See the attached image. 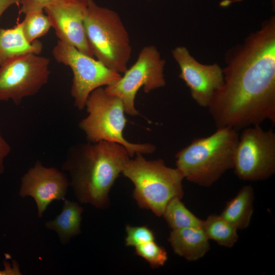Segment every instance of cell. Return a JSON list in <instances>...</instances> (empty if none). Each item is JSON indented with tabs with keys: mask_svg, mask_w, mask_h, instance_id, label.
<instances>
[{
	"mask_svg": "<svg viewBox=\"0 0 275 275\" xmlns=\"http://www.w3.org/2000/svg\"><path fill=\"white\" fill-rule=\"evenodd\" d=\"M223 69L224 84L208 106L217 128L237 131L275 123V18L231 51Z\"/></svg>",
	"mask_w": 275,
	"mask_h": 275,
	"instance_id": "obj_1",
	"label": "cell"
},
{
	"mask_svg": "<svg viewBox=\"0 0 275 275\" xmlns=\"http://www.w3.org/2000/svg\"><path fill=\"white\" fill-rule=\"evenodd\" d=\"M130 158L118 143L88 142L70 148L62 169L69 173L70 185L79 202L103 209L109 206L111 188Z\"/></svg>",
	"mask_w": 275,
	"mask_h": 275,
	"instance_id": "obj_2",
	"label": "cell"
},
{
	"mask_svg": "<svg viewBox=\"0 0 275 275\" xmlns=\"http://www.w3.org/2000/svg\"><path fill=\"white\" fill-rule=\"evenodd\" d=\"M238 139V131L229 127L217 128L206 137L195 138L176 154V168L184 179L209 187L233 169Z\"/></svg>",
	"mask_w": 275,
	"mask_h": 275,
	"instance_id": "obj_3",
	"label": "cell"
},
{
	"mask_svg": "<svg viewBox=\"0 0 275 275\" xmlns=\"http://www.w3.org/2000/svg\"><path fill=\"white\" fill-rule=\"evenodd\" d=\"M135 155L122 173L134 184L133 197L139 207L161 216L171 199L182 198L184 178L177 168L167 167L161 159L148 160L141 153Z\"/></svg>",
	"mask_w": 275,
	"mask_h": 275,
	"instance_id": "obj_4",
	"label": "cell"
},
{
	"mask_svg": "<svg viewBox=\"0 0 275 275\" xmlns=\"http://www.w3.org/2000/svg\"><path fill=\"white\" fill-rule=\"evenodd\" d=\"M88 41L94 56L111 70L124 73L128 69L132 48L127 30L118 14L87 0L84 20Z\"/></svg>",
	"mask_w": 275,
	"mask_h": 275,
	"instance_id": "obj_5",
	"label": "cell"
},
{
	"mask_svg": "<svg viewBox=\"0 0 275 275\" xmlns=\"http://www.w3.org/2000/svg\"><path fill=\"white\" fill-rule=\"evenodd\" d=\"M88 115L79 123L88 142L105 141L122 145L132 157L137 153L151 154L155 146L149 143L136 144L126 140L123 130L127 119L122 101L118 97L108 94L103 87L93 91L89 95L86 106Z\"/></svg>",
	"mask_w": 275,
	"mask_h": 275,
	"instance_id": "obj_6",
	"label": "cell"
},
{
	"mask_svg": "<svg viewBox=\"0 0 275 275\" xmlns=\"http://www.w3.org/2000/svg\"><path fill=\"white\" fill-rule=\"evenodd\" d=\"M59 63L69 66L73 72L71 95L74 105L83 109L91 93L97 88L109 86L121 76L99 60L89 56L66 42L59 40L52 51Z\"/></svg>",
	"mask_w": 275,
	"mask_h": 275,
	"instance_id": "obj_7",
	"label": "cell"
},
{
	"mask_svg": "<svg viewBox=\"0 0 275 275\" xmlns=\"http://www.w3.org/2000/svg\"><path fill=\"white\" fill-rule=\"evenodd\" d=\"M234 172L244 181L266 180L275 173V133L257 125L243 129L236 146Z\"/></svg>",
	"mask_w": 275,
	"mask_h": 275,
	"instance_id": "obj_8",
	"label": "cell"
},
{
	"mask_svg": "<svg viewBox=\"0 0 275 275\" xmlns=\"http://www.w3.org/2000/svg\"><path fill=\"white\" fill-rule=\"evenodd\" d=\"M165 61L157 48L153 45L145 46L141 50L134 64L115 83L106 86L105 91L119 97L123 102L125 112L137 116L135 98L138 91L143 87L149 93L166 85L163 70Z\"/></svg>",
	"mask_w": 275,
	"mask_h": 275,
	"instance_id": "obj_9",
	"label": "cell"
},
{
	"mask_svg": "<svg viewBox=\"0 0 275 275\" xmlns=\"http://www.w3.org/2000/svg\"><path fill=\"white\" fill-rule=\"evenodd\" d=\"M49 59L35 53L18 57L0 66V101L11 100L19 105L47 82Z\"/></svg>",
	"mask_w": 275,
	"mask_h": 275,
	"instance_id": "obj_10",
	"label": "cell"
},
{
	"mask_svg": "<svg viewBox=\"0 0 275 275\" xmlns=\"http://www.w3.org/2000/svg\"><path fill=\"white\" fill-rule=\"evenodd\" d=\"M172 53L180 68L179 77L189 88L192 98L199 106L208 107L214 93L224 84L223 69L216 63L198 62L184 46L175 48Z\"/></svg>",
	"mask_w": 275,
	"mask_h": 275,
	"instance_id": "obj_11",
	"label": "cell"
},
{
	"mask_svg": "<svg viewBox=\"0 0 275 275\" xmlns=\"http://www.w3.org/2000/svg\"><path fill=\"white\" fill-rule=\"evenodd\" d=\"M87 8V0H59L46 6L44 10L59 40L94 57L84 28Z\"/></svg>",
	"mask_w": 275,
	"mask_h": 275,
	"instance_id": "obj_12",
	"label": "cell"
},
{
	"mask_svg": "<svg viewBox=\"0 0 275 275\" xmlns=\"http://www.w3.org/2000/svg\"><path fill=\"white\" fill-rule=\"evenodd\" d=\"M69 181L62 172L54 167H46L38 160L21 178L19 195L32 197L41 218L48 205L53 201L65 200Z\"/></svg>",
	"mask_w": 275,
	"mask_h": 275,
	"instance_id": "obj_13",
	"label": "cell"
},
{
	"mask_svg": "<svg viewBox=\"0 0 275 275\" xmlns=\"http://www.w3.org/2000/svg\"><path fill=\"white\" fill-rule=\"evenodd\" d=\"M202 227L172 230L168 241L177 255L188 261H197L209 251L210 244Z\"/></svg>",
	"mask_w": 275,
	"mask_h": 275,
	"instance_id": "obj_14",
	"label": "cell"
},
{
	"mask_svg": "<svg viewBox=\"0 0 275 275\" xmlns=\"http://www.w3.org/2000/svg\"><path fill=\"white\" fill-rule=\"evenodd\" d=\"M42 43L38 40L30 43L25 39L21 22L12 28H0V66L28 53L40 54Z\"/></svg>",
	"mask_w": 275,
	"mask_h": 275,
	"instance_id": "obj_15",
	"label": "cell"
},
{
	"mask_svg": "<svg viewBox=\"0 0 275 275\" xmlns=\"http://www.w3.org/2000/svg\"><path fill=\"white\" fill-rule=\"evenodd\" d=\"M83 211L82 207L77 202L65 200L61 213L54 219L46 222L45 226L56 231L62 244L65 245L71 238L80 233Z\"/></svg>",
	"mask_w": 275,
	"mask_h": 275,
	"instance_id": "obj_16",
	"label": "cell"
},
{
	"mask_svg": "<svg viewBox=\"0 0 275 275\" xmlns=\"http://www.w3.org/2000/svg\"><path fill=\"white\" fill-rule=\"evenodd\" d=\"M254 192L250 185L243 186L227 203L220 215L237 229L248 227L253 213Z\"/></svg>",
	"mask_w": 275,
	"mask_h": 275,
	"instance_id": "obj_17",
	"label": "cell"
},
{
	"mask_svg": "<svg viewBox=\"0 0 275 275\" xmlns=\"http://www.w3.org/2000/svg\"><path fill=\"white\" fill-rule=\"evenodd\" d=\"M202 228L209 240L226 248L232 247L238 238L237 229L220 215L207 216L203 220Z\"/></svg>",
	"mask_w": 275,
	"mask_h": 275,
	"instance_id": "obj_18",
	"label": "cell"
},
{
	"mask_svg": "<svg viewBox=\"0 0 275 275\" xmlns=\"http://www.w3.org/2000/svg\"><path fill=\"white\" fill-rule=\"evenodd\" d=\"M176 197L167 204L162 216L172 230L188 227H202L203 220L195 215Z\"/></svg>",
	"mask_w": 275,
	"mask_h": 275,
	"instance_id": "obj_19",
	"label": "cell"
},
{
	"mask_svg": "<svg viewBox=\"0 0 275 275\" xmlns=\"http://www.w3.org/2000/svg\"><path fill=\"white\" fill-rule=\"evenodd\" d=\"M43 10H36L25 14L24 19L21 22L23 35L30 43L44 36L51 28L49 18L44 13Z\"/></svg>",
	"mask_w": 275,
	"mask_h": 275,
	"instance_id": "obj_20",
	"label": "cell"
},
{
	"mask_svg": "<svg viewBox=\"0 0 275 275\" xmlns=\"http://www.w3.org/2000/svg\"><path fill=\"white\" fill-rule=\"evenodd\" d=\"M135 253L144 258L152 268L163 266L168 260L165 249L154 241H149L135 246Z\"/></svg>",
	"mask_w": 275,
	"mask_h": 275,
	"instance_id": "obj_21",
	"label": "cell"
},
{
	"mask_svg": "<svg viewBox=\"0 0 275 275\" xmlns=\"http://www.w3.org/2000/svg\"><path fill=\"white\" fill-rule=\"evenodd\" d=\"M126 236L125 245L129 246H136L139 244L154 241V232L146 226H126Z\"/></svg>",
	"mask_w": 275,
	"mask_h": 275,
	"instance_id": "obj_22",
	"label": "cell"
},
{
	"mask_svg": "<svg viewBox=\"0 0 275 275\" xmlns=\"http://www.w3.org/2000/svg\"><path fill=\"white\" fill-rule=\"evenodd\" d=\"M59 0H20L21 7L20 13L26 14L29 12L44 10L49 4Z\"/></svg>",
	"mask_w": 275,
	"mask_h": 275,
	"instance_id": "obj_23",
	"label": "cell"
},
{
	"mask_svg": "<svg viewBox=\"0 0 275 275\" xmlns=\"http://www.w3.org/2000/svg\"><path fill=\"white\" fill-rule=\"evenodd\" d=\"M11 147L2 136L0 132V174L4 171V159L9 154Z\"/></svg>",
	"mask_w": 275,
	"mask_h": 275,
	"instance_id": "obj_24",
	"label": "cell"
},
{
	"mask_svg": "<svg viewBox=\"0 0 275 275\" xmlns=\"http://www.w3.org/2000/svg\"><path fill=\"white\" fill-rule=\"evenodd\" d=\"M12 266L10 264L6 261H4V269L0 270V275H20L22 274L19 270V265L15 261H12Z\"/></svg>",
	"mask_w": 275,
	"mask_h": 275,
	"instance_id": "obj_25",
	"label": "cell"
},
{
	"mask_svg": "<svg viewBox=\"0 0 275 275\" xmlns=\"http://www.w3.org/2000/svg\"><path fill=\"white\" fill-rule=\"evenodd\" d=\"M20 0H0V17L3 13L11 6L18 5Z\"/></svg>",
	"mask_w": 275,
	"mask_h": 275,
	"instance_id": "obj_26",
	"label": "cell"
},
{
	"mask_svg": "<svg viewBox=\"0 0 275 275\" xmlns=\"http://www.w3.org/2000/svg\"><path fill=\"white\" fill-rule=\"evenodd\" d=\"M149 1H150V0H149Z\"/></svg>",
	"mask_w": 275,
	"mask_h": 275,
	"instance_id": "obj_27",
	"label": "cell"
}]
</instances>
